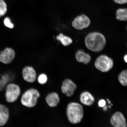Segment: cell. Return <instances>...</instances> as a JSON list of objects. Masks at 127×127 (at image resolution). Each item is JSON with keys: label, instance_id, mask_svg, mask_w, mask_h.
I'll return each instance as SVG.
<instances>
[{"label": "cell", "instance_id": "20", "mask_svg": "<svg viewBox=\"0 0 127 127\" xmlns=\"http://www.w3.org/2000/svg\"><path fill=\"white\" fill-rule=\"evenodd\" d=\"M4 23L6 27L12 28L14 27V25L12 23L10 18L8 17H6L4 20Z\"/></svg>", "mask_w": 127, "mask_h": 127}, {"label": "cell", "instance_id": "4", "mask_svg": "<svg viewBox=\"0 0 127 127\" xmlns=\"http://www.w3.org/2000/svg\"><path fill=\"white\" fill-rule=\"evenodd\" d=\"M114 61L111 58L105 55H101L96 59L94 65L98 70L103 72H107L111 69L114 65Z\"/></svg>", "mask_w": 127, "mask_h": 127}, {"label": "cell", "instance_id": "9", "mask_svg": "<svg viewBox=\"0 0 127 127\" xmlns=\"http://www.w3.org/2000/svg\"><path fill=\"white\" fill-rule=\"evenodd\" d=\"M76 87V85L70 79H67L63 83L61 90L67 96L70 97L73 94Z\"/></svg>", "mask_w": 127, "mask_h": 127}, {"label": "cell", "instance_id": "17", "mask_svg": "<svg viewBox=\"0 0 127 127\" xmlns=\"http://www.w3.org/2000/svg\"><path fill=\"white\" fill-rule=\"evenodd\" d=\"M127 70L125 69L121 71L119 74L118 79L120 83L123 86H126L127 85Z\"/></svg>", "mask_w": 127, "mask_h": 127}, {"label": "cell", "instance_id": "10", "mask_svg": "<svg viewBox=\"0 0 127 127\" xmlns=\"http://www.w3.org/2000/svg\"><path fill=\"white\" fill-rule=\"evenodd\" d=\"M22 75L24 80L29 82H33L36 79V74L35 71L31 66H26L23 68Z\"/></svg>", "mask_w": 127, "mask_h": 127}, {"label": "cell", "instance_id": "8", "mask_svg": "<svg viewBox=\"0 0 127 127\" xmlns=\"http://www.w3.org/2000/svg\"><path fill=\"white\" fill-rule=\"evenodd\" d=\"M15 56V52L12 49L6 48L0 52V61L5 64H9L13 61Z\"/></svg>", "mask_w": 127, "mask_h": 127}, {"label": "cell", "instance_id": "25", "mask_svg": "<svg viewBox=\"0 0 127 127\" xmlns=\"http://www.w3.org/2000/svg\"><path fill=\"white\" fill-rule=\"evenodd\" d=\"M108 103L109 104H110L111 103V102L110 100H109L107 101Z\"/></svg>", "mask_w": 127, "mask_h": 127}, {"label": "cell", "instance_id": "2", "mask_svg": "<svg viewBox=\"0 0 127 127\" xmlns=\"http://www.w3.org/2000/svg\"><path fill=\"white\" fill-rule=\"evenodd\" d=\"M67 115L68 120L71 123L76 124L80 122L84 115L83 106L77 103H70L67 106Z\"/></svg>", "mask_w": 127, "mask_h": 127}, {"label": "cell", "instance_id": "3", "mask_svg": "<svg viewBox=\"0 0 127 127\" xmlns=\"http://www.w3.org/2000/svg\"><path fill=\"white\" fill-rule=\"evenodd\" d=\"M40 94L36 89L33 88L29 89L22 95L21 103L24 106L28 107H32L35 106Z\"/></svg>", "mask_w": 127, "mask_h": 127}, {"label": "cell", "instance_id": "26", "mask_svg": "<svg viewBox=\"0 0 127 127\" xmlns=\"http://www.w3.org/2000/svg\"><path fill=\"white\" fill-rule=\"evenodd\" d=\"M109 107L110 108H111V106H110V105H109Z\"/></svg>", "mask_w": 127, "mask_h": 127}, {"label": "cell", "instance_id": "1", "mask_svg": "<svg viewBox=\"0 0 127 127\" xmlns=\"http://www.w3.org/2000/svg\"><path fill=\"white\" fill-rule=\"evenodd\" d=\"M86 46L89 50L95 52H100L104 48L106 40L104 35L98 32L88 33L84 39Z\"/></svg>", "mask_w": 127, "mask_h": 127}, {"label": "cell", "instance_id": "13", "mask_svg": "<svg viewBox=\"0 0 127 127\" xmlns=\"http://www.w3.org/2000/svg\"><path fill=\"white\" fill-rule=\"evenodd\" d=\"M9 116L8 108L4 105L0 104V126H3L6 123Z\"/></svg>", "mask_w": 127, "mask_h": 127}, {"label": "cell", "instance_id": "18", "mask_svg": "<svg viewBox=\"0 0 127 127\" xmlns=\"http://www.w3.org/2000/svg\"><path fill=\"white\" fill-rule=\"evenodd\" d=\"M7 6L3 0H0V17L3 16L7 11Z\"/></svg>", "mask_w": 127, "mask_h": 127}, {"label": "cell", "instance_id": "11", "mask_svg": "<svg viewBox=\"0 0 127 127\" xmlns=\"http://www.w3.org/2000/svg\"><path fill=\"white\" fill-rule=\"evenodd\" d=\"M75 57L78 62L83 63L85 64H88L91 60L90 55L82 50L77 51L75 54Z\"/></svg>", "mask_w": 127, "mask_h": 127}, {"label": "cell", "instance_id": "16", "mask_svg": "<svg viewBox=\"0 0 127 127\" xmlns=\"http://www.w3.org/2000/svg\"><path fill=\"white\" fill-rule=\"evenodd\" d=\"M57 39L60 40L64 46H67L71 44L72 41L71 39L69 37L64 36L62 33L56 36Z\"/></svg>", "mask_w": 127, "mask_h": 127}, {"label": "cell", "instance_id": "19", "mask_svg": "<svg viewBox=\"0 0 127 127\" xmlns=\"http://www.w3.org/2000/svg\"><path fill=\"white\" fill-rule=\"evenodd\" d=\"M47 80L46 75L44 74H40L38 78V81L39 83L41 84L45 83Z\"/></svg>", "mask_w": 127, "mask_h": 127}, {"label": "cell", "instance_id": "23", "mask_svg": "<svg viewBox=\"0 0 127 127\" xmlns=\"http://www.w3.org/2000/svg\"><path fill=\"white\" fill-rule=\"evenodd\" d=\"M124 61L127 63V54L125 55L124 56Z\"/></svg>", "mask_w": 127, "mask_h": 127}, {"label": "cell", "instance_id": "6", "mask_svg": "<svg viewBox=\"0 0 127 127\" xmlns=\"http://www.w3.org/2000/svg\"><path fill=\"white\" fill-rule=\"evenodd\" d=\"M90 23L89 18L86 15L83 14L77 17L72 23V25L75 29L81 30L88 27Z\"/></svg>", "mask_w": 127, "mask_h": 127}, {"label": "cell", "instance_id": "15", "mask_svg": "<svg viewBox=\"0 0 127 127\" xmlns=\"http://www.w3.org/2000/svg\"><path fill=\"white\" fill-rule=\"evenodd\" d=\"M116 18L119 20L126 21L127 20V10L126 8H119L116 13Z\"/></svg>", "mask_w": 127, "mask_h": 127}, {"label": "cell", "instance_id": "14", "mask_svg": "<svg viewBox=\"0 0 127 127\" xmlns=\"http://www.w3.org/2000/svg\"><path fill=\"white\" fill-rule=\"evenodd\" d=\"M46 100L48 105L51 107L56 106L60 101L59 96L55 92L49 94L46 97Z\"/></svg>", "mask_w": 127, "mask_h": 127}, {"label": "cell", "instance_id": "5", "mask_svg": "<svg viewBox=\"0 0 127 127\" xmlns=\"http://www.w3.org/2000/svg\"><path fill=\"white\" fill-rule=\"evenodd\" d=\"M19 87L13 83L8 84L6 87L5 94L6 101L9 103H13L16 101L20 94Z\"/></svg>", "mask_w": 127, "mask_h": 127}, {"label": "cell", "instance_id": "22", "mask_svg": "<svg viewBox=\"0 0 127 127\" xmlns=\"http://www.w3.org/2000/svg\"><path fill=\"white\" fill-rule=\"evenodd\" d=\"M114 1L115 2L120 4H125L127 2V0H114Z\"/></svg>", "mask_w": 127, "mask_h": 127}, {"label": "cell", "instance_id": "21", "mask_svg": "<svg viewBox=\"0 0 127 127\" xmlns=\"http://www.w3.org/2000/svg\"><path fill=\"white\" fill-rule=\"evenodd\" d=\"M98 104L99 107H102L105 105L106 102L105 100L104 99H101L99 100Z\"/></svg>", "mask_w": 127, "mask_h": 127}, {"label": "cell", "instance_id": "7", "mask_svg": "<svg viewBox=\"0 0 127 127\" xmlns=\"http://www.w3.org/2000/svg\"><path fill=\"white\" fill-rule=\"evenodd\" d=\"M110 122L112 125L115 127H127L126 119L120 112H116L112 115Z\"/></svg>", "mask_w": 127, "mask_h": 127}, {"label": "cell", "instance_id": "24", "mask_svg": "<svg viewBox=\"0 0 127 127\" xmlns=\"http://www.w3.org/2000/svg\"><path fill=\"white\" fill-rule=\"evenodd\" d=\"M103 107V110L104 111H106L107 110V106H104Z\"/></svg>", "mask_w": 127, "mask_h": 127}, {"label": "cell", "instance_id": "12", "mask_svg": "<svg viewBox=\"0 0 127 127\" xmlns=\"http://www.w3.org/2000/svg\"><path fill=\"white\" fill-rule=\"evenodd\" d=\"M80 99L82 104L87 106L92 105L95 101V98L92 94L89 92L86 91L81 93Z\"/></svg>", "mask_w": 127, "mask_h": 127}]
</instances>
